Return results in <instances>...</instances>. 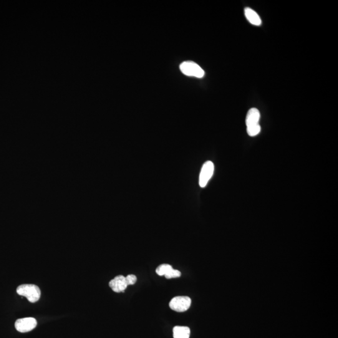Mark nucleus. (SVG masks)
<instances>
[{"mask_svg": "<svg viewBox=\"0 0 338 338\" xmlns=\"http://www.w3.org/2000/svg\"><path fill=\"white\" fill-rule=\"evenodd\" d=\"M17 293L20 296L26 297L30 302H36L40 298L41 291L39 287L35 284H22L18 287Z\"/></svg>", "mask_w": 338, "mask_h": 338, "instance_id": "1", "label": "nucleus"}, {"mask_svg": "<svg viewBox=\"0 0 338 338\" xmlns=\"http://www.w3.org/2000/svg\"><path fill=\"white\" fill-rule=\"evenodd\" d=\"M181 72L187 76L203 78L205 75L204 70L193 62H184L181 65Z\"/></svg>", "mask_w": 338, "mask_h": 338, "instance_id": "2", "label": "nucleus"}, {"mask_svg": "<svg viewBox=\"0 0 338 338\" xmlns=\"http://www.w3.org/2000/svg\"><path fill=\"white\" fill-rule=\"evenodd\" d=\"M191 305V299L188 296H178L171 300L169 306L173 311L184 312L189 309Z\"/></svg>", "mask_w": 338, "mask_h": 338, "instance_id": "3", "label": "nucleus"}, {"mask_svg": "<svg viewBox=\"0 0 338 338\" xmlns=\"http://www.w3.org/2000/svg\"><path fill=\"white\" fill-rule=\"evenodd\" d=\"M214 165L211 161H207L204 163L201 168L200 176H199V186L204 188L210 181L213 176Z\"/></svg>", "mask_w": 338, "mask_h": 338, "instance_id": "4", "label": "nucleus"}, {"mask_svg": "<svg viewBox=\"0 0 338 338\" xmlns=\"http://www.w3.org/2000/svg\"><path fill=\"white\" fill-rule=\"evenodd\" d=\"M37 320L34 317H25L17 320L15 322V328L20 332H27L31 331L36 327Z\"/></svg>", "mask_w": 338, "mask_h": 338, "instance_id": "5", "label": "nucleus"}, {"mask_svg": "<svg viewBox=\"0 0 338 338\" xmlns=\"http://www.w3.org/2000/svg\"><path fill=\"white\" fill-rule=\"evenodd\" d=\"M109 286L113 291L115 292H124L128 286L126 282L125 277L120 275L115 277L114 279L111 280L109 282Z\"/></svg>", "mask_w": 338, "mask_h": 338, "instance_id": "6", "label": "nucleus"}, {"mask_svg": "<svg viewBox=\"0 0 338 338\" xmlns=\"http://www.w3.org/2000/svg\"><path fill=\"white\" fill-rule=\"evenodd\" d=\"M260 114L259 111L256 108H251L248 111L246 116V123L247 128L256 127L259 125Z\"/></svg>", "mask_w": 338, "mask_h": 338, "instance_id": "7", "label": "nucleus"}, {"mask_svg": "<svg viewBox=\"0 0 338 338\" xmlns=\"http://www.w3.org/2000/svg\"><path fill=\"white\" fill-rule=\"evenodd\" d=\"M244 14H245L247 20L252 25L255 26H260L262 24V20L259 15L250 8H246L244 10Z\"/></svg>", "mask_w": 338, "mask_h": 338, "instance_id": "8", "label": "nucleus"}, {"mask_svg": "<svg viewBox=\"0 0 338 338\" xmlns=\"http://www.w3.org/2000/svg\"><path fill=\"white\" fill-rule=\"evenodd\" d=\"M191 330L188 327L176 326L173 329L174 338H189Z\"/></svg>", "mask_w": 338, "mask_h": 338, "instance_id": "9", "label": "nucleus"}, {"mask_svg": "<svg viewBox=\"0 0 338 338\" xmlns=\"http://www.w3.org/2000/svg\"><path fill=\"white\" fill-rule=\"evenodd\" d=\"M172 268H173V267H172L171 265L167 264H161L157 269H156V273H157L158 276H165Z\"/></svg>", "mask_w": 338, "mask_h": 338, "instance_id": "10", "label": "nucleus"}, {"mask_svg": "<svg viewBox=\"0 0 338 338\" xmlns=\"http://www.w3.org/2000/svg\"><path fill=\"white\" fill-rule=\"evenodd\" d=\"M181 276V272L178 270L172 268L167 274L165 275L166 279L178 278Z\"/></svg>", "mask_w": 338, "mask_h": 338, "instance_id": "11", "label": "nucleus"}, {"mask_svg": "<svg viewBox=\"0 0 338 338\" xmlns=\"http://www.w3.org/2000/svg\"><path fill=\"white\" fill-rule=\"evenodd\" d=\"M125 280L128 286V285L134 284L135 282H137V279L135 275L130 274L128 275L127 277H125Z\"/></svg>", "mask_w": 338, "mask_h": 338, "instance_id": "12", "label": "nucleus"}]
</instances>
